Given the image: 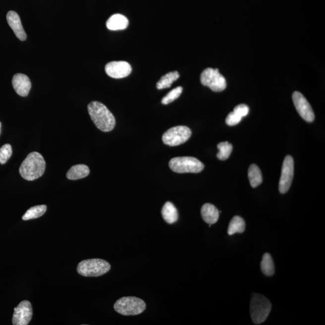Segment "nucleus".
I'll return each instance as SVG.
<instances>
[{"label":"nucleus","instance_id":"f257e3e1","mask_svg":"<svg viewBox=\"0 0 325 325\" xmlns=\"http://www.w3.org/2000/svg\"><path fill=\"white\" fill-rule=\"evenodd\" d=\"M89 115L96 127L103 132L113 130L116 120L113 114L103 103L92 102L88 106Z\"/></svg>","mask_w":325,"mask_h":325},{"label":"nucleus","instance_id":"f03ea898","mask_svg":"<svg viewBox=\"0 0 325 325\" xmlns=\"http://www.w3.org/2000/svg\"><path fill=\"white\" fill-rule=\"evenodd\" d=\"M46 162L40 153H31L22 162L19 173L27 181H34L43 176L46 170Z\"/></svg>","mask_w":325,"mask_h":325},{"label":"nucleus","instance_id":"7ed1b4c3","mask_svg":"<svg viewBox=\"0 0 325 325\" xmlns=\"http://www.w3.org/2000/svg\"><path fill=\"white\" fill-rule=\"evenodd\" d=\"M271 309V305L268 299L260 294H253L250 304V313L255 324H262L265 322Z\"/></svg>","mask_w":325,"mask_h":325},{"label":"nucleus","instance_id":"20e7f679","mask_svg":"<svg viewBox=\"0 0 325 325\" xmlns=\"http://www.w3.org/2000/svg\"><path fill=\"white\" fill-rule=\"evenodd\" d=\"M111 266L106 260L89 259L81 262L77 266L80 275L86 277H98L103 275L110 270Z\"/></svg>","mask_w":325,"mask_h":325},{"label":"nucleus","instance_id":"39448f33","mask_svg":"<svg viewBox=\"0 0 325 325\" xmlns=\"http://www.w3.org/2000/svg\"><path fill=\"white\" fill-rule=\"evenodd\" d=\"M114 309L122 315L136 316L144 312L146 304L143 300L136 297H123L115 302Z\"/></svg>","mask_w":325,"mask_h":325},{"label":"nucleus","instance_id":"423d86ee","mask_svg":"<svg viewBox=\"0 0 325 325\" xmlns=\"http://www.w3.org/2000/svg\"><path fill=\"white\" fill-rule=\"evenodd\" d=\"M169 166L172 171L178 173H200L204 168L203 162L192 157L173 158L170 160Z\"/></svg>","mask_w":325,"mask_h":325},{"label":"nucleus","instance_id":"0eeeda50","mask_svg":"<svg viewBox=\"0 0 325 325\" xmlns=\"http://www.w3.org/2000/svg\"><path fill=\"white\" fill-rule=\"evenodd\" d=\"M192 131L186 126H176L169 129L162 136V141L165 145L175 147L184 144L190 139Z\"/></svg>","mask_w":325,"mask_h":325},{"label":"nucleus","instance_id":"6e6552de","mask_svg":"<svg viewBox=\"0 0 325 325\" xmlns=\"http://www.w3.org/2000/svg\"><path fill=\"white\" fill-rule=\"evenodd\" d=\"M201 82L214 92H222L226 88L225 78L220 74L217 69L204 70L201 75Z\"/></svg>","mask_w":325,"mask_h":325},{"label":"nucleus","instance_id":"1a4fd4ad","mask_svg":"<svg viewBox=\"0 0 325 325\" xmlns=\"http://www.w3.org/2000/svg\"><path fill=\"white\" fill-rule=\"evenodd\" d=\"M294 175V161L292 157H285L283 162L281 178L279 183V191L282 194L286 193L292 183Z\"/></svg>","mask_w":325,"mask_h":325},{"label":"nucleus","instance_id":"9d476101","mask_svg":"<svg viewBox=\"0 0 325 325\" xmlns=\"http://www.w3.org/2000/svg\"><path fill=\"white\" fill-rule=\"evenodd\" d=\"M293 101L296 110L302 118L308 122H313L315 117V113L312 106L304 95L299 92H295L293 94Z\"/></svg>","mask_w":325,"mask_h":325},{"label":"nucleus","instance_id":"9b49d317","mask_svg":"<svg viewBox=\"0 0 325 325\" xmlns=\"http://www.w3.org/2000/svg\"><path fill=\"white\" fill-rule=\"evenodd\" d=\"M32 304L28 301H22L14 309L12 324L13 325H27L32 320Z\"/></svg>","mask_w":325,"mask_h":325},{"label":"nucleus","instance_id":"f8f14e48","mask_svg":"<svg viewBox=\"0 0 325 325\" xmlns=\"http://www.w3.org/2000/svg\"><path fill=\"white\" fill-rule=\"evenodd\" d=\"M105 71L109 77L118 79L128 76L132 68L127 61H114L106 64Z\"/></svg>","mask_w":325,"mask_h":325},{"label":"nucleus","instance_id":"ddd939ff","mask_svg":"<svg viewBox=\"0 0 325 325\" xmlns=\"http://www.w3.org/2000/svg\"><path fill=\"white\" fill-rule=\"evenodd\" d=\"M12 85L16 94L23 97H27L29 95L32 88L30 78L23 74H16L14 75Z\"/></svg>","mask_w":325,"mask_h":325},{"label":"nucleus","instance_id":"4468645a","mask_svg":"<svg viewBox=\"0 0 325 325\" xmlns=\"http://www.w3.org/2000/svg\"><path fill=\"white\" fill-rule=\"evenodd\" d=\"M7 21L11 29L19 40L24 41L27 39V35L21 23L18 14L14 11H9L7 14Z\"/></svg>","mask_w":325,"mask_h":325},{"label":"nucleus","instance_id":"2eb2a0df","mask_svg":"<svg viewBox=\"0 0 325 325\" xmlns=\"http://www.w3.org/2000/svg\"><path fill=\"white\" fill-rule=\"evenodd\" d=\"M201 214L203 220L210 225L217 223L219 217V212L217 207L209 203L202 207Z\"/></svg>","mask_w":325,"mask_h":325},{"label":"nucleus","instance_id":"dca6fc26","mask_svg":"<svg viewBox=\"0 0 325 325\" xmlns=\"http://www.w3.org/2000/svg\"><path fill=\"white\" fill-rule=\"evenodd\" d=\"M129 24L128 19L120 14H114L108 18L106 26L110 30L117 31L127 29Z\"/></svg>","mask_w":325,"mask_h":325},{"label":"nucleus","instance_id":"f3484780","mask_svg":"<svg viewBox=\"0 0 325 325\" xmlns=\"http://www.w3.org/2000/svg\"><path fill=\"white\" fill-rule=\"evenodd\" d=\"M90 170L85 164H77L70 168L66 173V177L70 180H80L88 176Z\"/></svg>","mask_w":325,"mask_h":325},{"label":"nucleus","instance_id":"a211bd4d","mask_svg":"<svg viewBox=\"0 0 325 325\" xmlns=\"http://www.w3.org/2000/svg\"><path fill=\"white\" fill-rule=\"evenodd\" d=\"M162 215L165 222L169 224L174 223L178 219V210L170 202H167L162 207Z\"/></svg>","mask_w":325,"mask_h":325},{"label":"nucleus","instance_id":"6ab92c4d","mask_svg":"<svg viewBox=\"0 0 325 325\" xmlns=\"http://www.w3.org/2000/svg\"><path fill=\"white\" fill-rule=\"evenodd\" d=\"M248 178L249 183L253 188H256L262 183V173L257 165L253 164L249 167Z\"/></svg>","mask_w":325,"mask_h":325},{"label":"nucleus","instance_id":"aec40b11","mask_svg":"<svg viewBox=\"0 0 325 325\" xmlns=\"http://www.w3.org/2000/svg\"><path fill=\"white\" fill-rule=\"evenodd\" d=\"M179 77H180V74L177 71L167 73L164 76H162L161 80L158 81V83H157V88L159 90L169 88L172 86L174 81L178 79Z\"/></svg>","mask_w":325,"mask_h":325},{"label":"nucleus","instance_id":"412c9836","mask_svg":"<svg viewBox=\"0 0 325 325\" xmlns=\"http://www.w3.org/2000/svg\"><path fill=\"white\" fill-rule=\"evenodd\" d=\"M245 222L242 217H234L229 224L228 234L233 235L235 233H243L245 230Z\"/></svg>","mask_w":325,"mask_h":325},{"label":"nucleus","instance_id":"4be33fe9","mask_svg":"<svg viewBox=\"0 0 325 325\" xmlns=\"http://www.w3.org/2000/svg\"><path fill=\"white\" fill-rule=\"evenodd\" d=\"M47 207L46 205L36 206L31 207L30 209L27 210L22 217V220H29L35 219L43 217L47 212Z\"/></svg>","mask_w":325,"mask_h":325},{"label":"nucleus","instance_id":"5701e85b","mask_svg":"<svg viewBox=\"0 0 325 325\" xmlns=\"http://www.w3.org/2000/svg\"><path fill=\"white\" fill-rule=\"evenodd\" d=\"M262 272L267 276H273L274 273V265L271 254L266 253L263 257L261 263Z\"/></svg>","mask_w":325,"mask_h":325},{"label":"nucleus","instance_id":"b1692460","mask_svg":"<svg viewBox=\"0 0 325 325\" xmlns=\"http://www.w3.org/2000/svg\"><path fill=\"white\" fill-rule=\"evenodd\" d=\"M218 152L217 157L220 161H226L230 156L232 151V145L228 142L219 143L217 145Z\"/></svg>","mask_w":325,"mask_h":325},{"label":"nucleus","instance_id":"393cba45","mask_svg":"<svg viewBox=\"0 0 325 325\" xmlns=\"http://www.w3.org/2000/svg\"><path fill=\"white\" fill-rule=\"evenodd\" d=\"M183 92V88L181 86L177 87L168 93L166 96L162 98V103L164 105H169L170 103L173 102L180 97L181 94Z\"/></svg>","mask_w":325,"mask_h":325},{"label":"nucleus","instance_id":"a878e982","mask_svg":"<svg viewBox=\"0 0 325 325\" xmlns=\"http://www.w3.org/2000/svg\"><path fill=\"white\" fill-rule=\"evenodd\" d=\"M12 155V148L10 144H5L0 148V164H4Z\"/></svg>","mask_w":325,"mask_h":325},{"label":"nucleus","instance_id":"bb28decb","mask_svg":"<svg viewBox=\"0 0 325 325\" xmlns=\"http://www.w3.org/2000/svg\"><path fill=\"white\" fill-rule=\"evenodd\" d=\"M242 119V117L238 115L235 112L232 111L226 117V123L229 126H234L239 124Z\"/></svg>","mask_w":325,"mask_h":325},{"label":"nucleus","instance_id":"cd10ccee","mask_svg":"<svg viewBox=\"0 0 325 325\" xmlns=\"http://www.w3.org/2000/svg\"><path fill=\"white\" fill-rule=\"evenodd\" d=\"M234 112L237 113L238 115L242 117H245L248 115L249 111V108L248 106L246 105H239L236 106L234 109Z\"/></svg>","mask_w":325,"mask_h":325},{"label":"nucleus","instance_id":"c85d7f7f","mask_svg":"<svg viewBox=\"0 0 325 325\" xmlns=\"http://www.w3.org/2000/svg\"><path fill=\"white\" fill-rule=\"evenodd\" d=\"M1 123L0 122V133H1Z\"/></svg>","mask_w":325,"mask_h":325}]
</instances>
